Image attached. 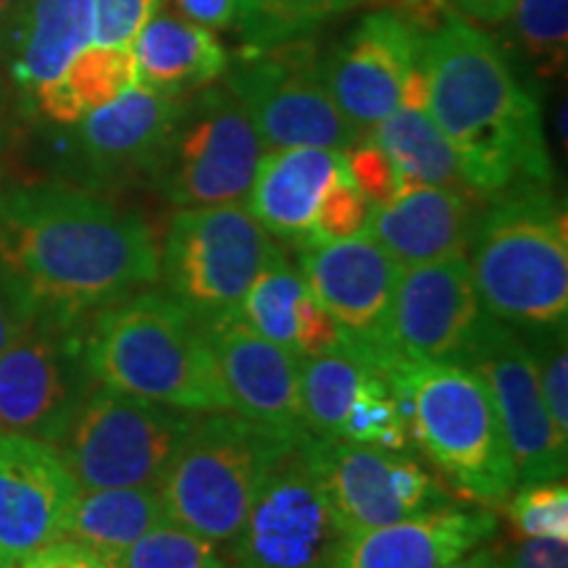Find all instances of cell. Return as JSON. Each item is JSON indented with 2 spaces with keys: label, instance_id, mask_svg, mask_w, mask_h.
Returning a JSON list of instances; mask_svg holds the SVG:
<instances>
[{
  "label": "cell",
  "instance_id": "cell-39",
  "mask_svg": "<svg viewBox=\"0 0 568 568\" xmlns=\"http://www.w3.org/2000/svg\"><path fill=\"white\" fill-rule=\"evenodd\" d=\"M343 159L353 184L366 195L372 209L389 203L400 193V174H397L393 159L372 138L353 142L343 153Z\"/></svg>",
  "mask_w": 568,
  "mask_h": 568
},
{
  "label": "cell",
  "instance_id": "cell-24",
  "mask_svg": "<svg viewBox=\"0 0 568 568\" xmlns=\"http://www.w3.org/2000/svg\"><path fill=\"white\" fill-rule=\"evenodd\" d=\"M92 42V0H27L3 48V63L21 95L59 80Z\"/></svg>",
  "mask_w": 568,
  "mask_h": 568
},
{
  "label": "cell",
  "instance_id": "cell-32",
  "mask_svg": "<svg viewBox=\"0 0 568 568\" xmlns=\"http://www.w3.org/2000/svg\"><path fill=\"white\" fill-rule=\"evenodd\" d=\"M364 0H237V27L243 45L311 38L326 19L337 17Z\"/></svg>",
  "mask_w": 568,
  "mask_h": 568
},
{
  "label": "cell",
  "instance_id": "cell-17",
  "mask_svg": "<svg viewBox=\"0 0 568 568\" xmlns=\"http://www.w3.org/2000/svg\"><path fill=\"white\" fill-rule=\"evenodd\" d=\"M424 32L393 9H376L355 24L324 61L326 88L361 138L400 105L406 77L418 61Z\"/></svg>",
  "mask_w": 568,
  "mask_h": 568
},
{
  "label": "cell",
  "instance_id": "cell-49",
  "mask_svg": "<svg viewBox=\"0 0 568 568\" xmlns=\"http://www.w3.org/2000/svg\"><path fill=\"white\" fill-rule=\"evenodd\" d=\"M366 3L376 6V9H393V11H400L403 6L408 3V0H366Z\"/></svg>",
  "mask_w": 568,
  "mask_h": 568
},
{
  "label": "cell",
  "instance_id": "cell-3",
  "mask_svg": "<svg viewBox=\"0 0 568 568\" xmlns=\"http://www.w3.org/2000/svg\"><path fill=\"white\" fill-rule=\"evenodd\" d=\"M88 364L98 385L187 414L232 410L203 322L159 290L90 316Z\"/></svg>",
  "mask_w": 568,
  "mask_h": 568
},
{
  "label": "cell",
  "instance_id": "cell-27",
  "mask_svg": "<svg viewBox=\"0 0 568 568\" xmlns=\"http://www.w3.org/2000/svg\"><path fill=\"white\" fill-rule=\"evenodd\" d=\"M132 84L134 61L130 48H105L90 42L74 55L59 80L40 88L27 103L48 122L74 126L90 111L116 101Z\"/></svg>",
  "mask_w": 568,
  "mask_h": 568
},
{
  "label": "cell",
  "instance_id": "cell-33",
  "mask_svg": "<svg viewBox=\"0 0 568 568\" xmlns=\"http://www.w3.org/2000/svg\"><path fill=\"white\" fill-rule=\"evenodd\" d=\"M339 439L355 445H374L382 450H406L408 447V426L400 416L393 385L379 368H372L361 382Z\"/></svg>",
  "mask_w": 568,
  "mask_h": 568
},
{
  "label": "cell",
  "instance_id": "cell-31",
  "mask_svg": "<svg viewBox=\"0 0 568 568\" xmlns=\"http://www.w3.org/2000/svg\"><path fill=\"white\" fill-rule=\"evenodd\" d=\"M305 293H308V284H305L301 268L290 264L282 253L255 276L237 314L261 337L293 353L295 308Z\"/></svg>",
  "mask_w": 568,
  "mask_h": 568
},
{
  "label": "cell",
  "instance_id": "cell-26",
  "mask_svg": "<svg viewBox=\"0 0 568 568\" xmlns=\"http://www.w3.org/2000/svg\"><path fill=\"white\" fill-rule=\"evenodd\" d=\"M166 518L159 487L80 489L71 506L67 537L113 566L138 539Z\"/></svg>",
  "mask_w": 568,
  "mask_h": 568
},
{
  "label": "cell",
  "instance_id": "cell-45",
  "mask_svg": "<svg viewBox=\"0 0 568 568\" xmlns=\"http://www.w3.org/2000/svg\"><path fill=\"white\" fill-rule=\"evenodd\" d=\"M516 0H456V13L477 27H495L508 17Z\"/></svg>",
  "mask_w": 568,
  "mask_h": 568
},
{
  "label": "cell",
  "instance_id": "cell-46",
  "mask_svg": "<svg viewBox=\"0 0 568 568\" xmlns=\"http://www.w3.org/2000/svg\"><path fill=\"white\" fill-rule=\"evenodd\" d=\"M447 3H450V0H408L397 13H403L416 30H422L426 34L435 30L439 21L445 19V13L450 11Z\"/></svg>",
  "mask_w": 568,
  "mask_h": 568
},
{
  "label": "cell",
  "instance_id": "cell-4",
  "mask_svg": "<svg viewBox=\"0 0 568 568\" xmlns=\"http://www.w3.org/2000/svg\"><path fill=\"white\" fill-rule=\"evenodd\" d=\"M393 385L408 437L450 479L481 506H500L518 479L500 416L481 376L464 364L408 361L385 353L374 361Z\"/></svg>",
  "mask_w": 568,
  "mask_h": 568
},
{
  "label": "cell",
  "instance_id": "cell-29",
  "mask_svg": "<svg viewBox=\"0 0 568 568\" xmlns=\"http://www.w3.org/2000/svg\"><path fill=\"white\" fill-rule=\"evenodd\" d=\"M372 368L351 343L314 358H301L297 382L305 429L314 437L339 439L353 397Z\"/></svg>",
  "mask_w": 568,
  "mask_h": 568
},
{
  "label": "cell",
  "instance_id": "cell-40",
  "mask_svg": "<svg viewBox=\"0 0 568 568\" xmlns=\"http://www.w3.org/2000/svg\"><path fill=\"white\" fill-rule=\"evenodd\" d=\"M345 335L335 318L326 314L322 303L311 295V290L297 301L295 308V339L293 353L297 358H314L343 347Z\"/></svg>",
  "mask_w": 568,
  "mask_h": 568
},
{
  "label": "cell",
  "instance_id": "cell-11",
  "mask_svg": "<svg viewBox=\"0 0 568 568\" xmlns=\"http://www.w3.org/2000/svg\"><path fill=\"white\" fill-rule=\"evenodd\" d=\"M88 318L40 308L0 353V432L55 447L98 385L88 364Z\"/></svg>",
  "mask_w": 568,
  "mask_h": 568
},
{
  "label": "cell",
  "instance_id": "cell-34",
  "mask_svg": "<svg viewBox=\"0 0 568 568\" xmlns=\"http://www.w3.org/2000/svg\"><path fill=\"white\" fill-rule=\"evenodd\" d=\"M230 564L219 556V545L180 527L163 521L148 529L111 568H226Z\"/></svg>",
  "mask_w": 568,
  "mask_h": 568
},
{
  "label": "cell",
  "instance_id": "cell-10",
  "mask_svg": "<svg viewBox=\"0 0 568 568\" xmlns=\"http://www.w3.org/2000/svg\"><path fill=\"white\" fill-rule=\"evenodd\" d=\"M264 142L230 90L209 88L184 98L153 184L176 209L245 201Z\"/></svg>",
  "mask_w": 568,
  "mask_h": 568
},
{
  "label": "cell",
  "instance_id": "cell-43",
  "mask_svg": "<svg viewBox=\"0 0 568 568\" xmlns=\"http://www.w3.org/2000/svg\"><path fill=\"white\" fill-rule=\"evenodd\" d=\"M19 568H109L90 548L63 537L21 560Z\"/></svg>",
  "mask_w": 568,
  "mask_h": 568
},
{
  "label": "cell",
  "instance_id": "cell-12",
  "mask_svg": "<svg viewBox=\"0 0 568 568\" xmlns=\"http://www.w3.org/2000/svg\"><path fill=\"white\" fill-rule=\"evenodd\" d=\"M311 439L276 460L230 542L237 568H329L347 537L318 481Z\"/></svg>",
  "mask_w": 568,
  "mask_h": 568
},
{
  "label": "cell",
  "instance_id": "cell-18",
  "mask_svg": "<svg viewBox=\"0 0 568 568\" xmlns=\"http://www.w3.org/2000/svg\"><path fill=\"white\" fill-rule=\"evenodd\" d=\"M80 487L55 447L0 432V568L67 537Z\"/></svg>",
  "mask_w": 568,
  "mask_h": 568
},
{
  "label": "cell",
  "instance_id": "cell-37",
  "mask_svg": "<svg viewBox=\"0 0 568 568\" xmlns=\"http://www.w3.org/2000/svg\"><path fill=\"white\" fill-rule=\"evenodd\" d=\"M521 332V329H518ZM535 353V364L542 387L545 406L556 424V432L568 439V355H566V326L558 329L521 332Z\"/></svg>",
  "mask_w": 568,
  "mask_h": 568
},
{
  "label": "cell",
  "instance_id": "cell-6",
  "mask_svg": "<svg viewBox=\"0 0 568 568\" xmlns=\"http://www.w3.org/2000/svg\"><path fill=\"white\" fill-rule=\"evenodd\" d=\"M301 439L234 410L195 416L159 487L166 518L213 545H230L268 471Z\"/></svg>",
  "mask_w": 568,
  "mask_h": 568
},
{
  "label": "cell",
  "instance_id": "cell-51",
  "mask_svg": "<svg viewBox=\"0 0 568 568\" xmlns=\"http://www.w3.org/2000/svg\"><path fill=\"white\" fill-rule=\"evenodd\" d=\"M226 568H237V566H226Z\"/></svg>",
  "mask_w": 568,
  "mask_h": 568
},
{
  "label": "cell",
  "instance_id": "cell-15",
  "mask_svg": "<svg viewBox=\"0 0 568 568\" xmlns=\"http://www.w3.org/2000/svg\"><path fill=\"white\" fill-rule=\"evenodd\" d=\"M481 316L485 305L466 255L400 268L382 353L408 361L460 364Z\"/></svg>",
  "mask_w": 568,
  "mask_h": 568
},
{
  "label": "cell",
  "instance_id": "cell-8",
  "mask_svg": "<svg viewBox=\"0 0 568 568\" xmlns=\"http://www.w3.org/2000/svg\"><path fill=\"white\" fill-rule=\"evenodd\" d=\"M195 414L95 385L59 445L80 489L161 487Z\"/></svg>",
  "mask_w": 568,
  "mask_h": 568
},
{
  "label": "cell",
  "instance_id": "cell-21",
  "mask_svg": "<svg viewBox=\"0 0 568 568\" xmlns=\"http://www.w3.org/2000/svg\"><path fill=\"white\" fill-rule=\"evenodd\" d=\"M497 531L485 508L437 506L343 539L329 568H445Z\"/></svg>",
  "mask_w": 568,
  "mask_h": 568
},
{
  "label": "cell",
  "instance_id": "cell-19",
  "mask_svg": "<svg viewBox=\"0 0 568 568\" xmlns=\"http://www.w3.org/2000/svg\"><path fill=\"white\" fill-rule=\"evenodd\" d=\"M184 98H169L132 84L116 101L74 124L71 155L92 184L151 180L172 138Z\"/></svg>",
  "mask_w": 568,
  "mask_h": 568
},
{
  "label": "cell",
  "instance_id": "cell-7",
  "mask_svg": "<svg viewBox=\"0 0 568 568\" xmlns=\"http://www.w3.org/2000/svg\"><path fill=\"white\" fill-rule=\"evenodd\" d=\"M224 77L268 151L326 148L345 153L361 140L326 88L324 59L311 38L243 45Z\"/></svg>",
  "mask_w": 568,
  "mask_h": 568
},
{
  "label": "cell",
  "instance_id": "cell-42",
  "mask_svg": "<svg viewBox=\"0 0 568 568\" xmlns=\"http://www.w3.org/2000/svg\"><path fill=\"white\" fill-rule=\"evenodd\" d=\"M493 552L500 568H568V539L521 537Z\"/></svg>",
  "mask_w": 568,
  "mask_h": 568
},
{
  "label": "cell",
  "instance_id": "cell-47",
  "mask_svg": "<svg viewBox=\"0 0 568 568\" xmlns=\"http://www.w3.org/2000/svg\"><path fill=\"white\" fill-rule=\"evenodd\" d=\"M27 0H0V59H3L6 40H9L11 27L17 24L21 9H24Z\"/></svg>",
  "mask_w": 568,
  "mask_h": 568
},
{
  "label": "cell",
  "instance_id": "cell-44",
  "mask_svg": "<svg viewBox=\"0 0 568 568\" xmlns=\"http://www.w3.org/2000/svg\"><path fill=\"white\" fill-rule=\"evenodd\" d=\"M184 19L205 30H230L237 24V0H172Z\"/></svg>",
  "mask_w": 568,
  "mask_h": 568
},
{
  "label": "cell",
  "instance_id": "cell-35",
  "mask_svg": "<svg viewBox=\"0 0 568 568\" xmlns=\"http://www.w3.org/2000/svg\"><path fill=\"white\" fill-rule=\"evenodd\" d=\"M508 497L506 516L518 537L568 539V489L564 479L516 485Z\"/></svg>",
  "mask_w": 568,
  "mask_h": 568
},
{
  "label": "cell",
  "instance_id": "cell-25",
  "mask_svg": "<svg viewBox=\"0 0 568 568\" xmlns=\"http://www.w3.org/2000/svg\"><path fill=\"white\" fill-rule=\"evenodd\" d=\"M134 84L159 95L187 98L224 77L230 53L211 30L159 11L132 42Z\"/></svg>",
  "mask_w": 568,
  "mask_h": 568
},
{
  "label": "cell",
  "instance_id": "cell-28",
  "mask_svg": "<svg viewBox=\"0 0 568 568\" xmlns=\"http://www.w3.org/2000/svg\"><path fill=\"white\" fill-rule=\"evenodd\" d=\"M368 138L393 159L400 174V190L414 187V184H435V187H456L471 193L460 176L450 142L439 132L429 111L397 105L387 119L374 126Z\"/></svg>",
  "mask_w": 568,
  "mask_h": 568
},
{
  "label": "cell",
  "instance_id": "cell-5",
  "mask_svg": "<svg viewBox=\"0 0 568 568\" xmlns=\"http://www.w3.org/2000/svg\"><path fill=\"white\" fill-rule=\"evenodd\" d=\"M474 284L489 316L521 332L558 329L568 318V219L550 187L508 190L474 219Z\"/></svg>",
  "mask_w": 568,
  "mask_h": 568
},
{
  "label": "cell",
  "instance_id": "cell-36",
  "mask_svg": "<svg viewBox=\"0 0 568 568\" xmlns=\"http://www.w3.org/2000/svg\"><path fill=\"white\" fill-rule=\"evenodd\" d=\"M368 219H372V203L353 184L343 159V166L332 176L329 187L324 190L322 201L316 205L308 240L303 245L339 243V240L355 237V234L366 232Z\"/></svg>",
  "mask_w": 568,
  "mask_h": 568
},
{
  "label": "cell",
  "instance_id": "cell-50",
  "mask_svg": "<svg viewBox=\"0 0 568 568\" xmlns=\"http://www.w3.org/2000/svg\"><path fill=\"white\" fill-rule=\"evenodd\" d=\"M0 84H3V59H0Z\"/></svg>",
  "mask_w": 568,
  "mask_h": 568
},
{
  "label": "cell",
  "instance_id": "cell-9",
  "mask_svg": "<svg viewBox=\"0 0 568 568\" xmlns=\"http://www.w3.org/2000/svg\"><path fill=\"white\" fill-rule=\"evenodd\" d=\"M282 247L240 203L182 209L166 232L159 276L201 322L237 314L255 276Z\"/></svg>",
  "mask_w": 568,
  "mask_h": 568
},
{
  "label": "cell",
  "instance_id": "cell-1",
  "mask_svg": "<svg viewBox=\"0 0 568 568\" xmlns=\"http://www.w3.org/2000/svg\"><path fill=\"white\" fill-rule=\"evenodd\" d=\"M0 261L40 308L90 318L159 280V247L138 213L59 182L0 193Z\"/></svg>",
  "mask_w": 568,
  "mask_h": 568
},
{
  "label": "cell",
  "instance_id": "cell-14",
  "mask_svg": "<svg viewBox=\"0 0 568 568\" xmlns=\"http://www.w3.org/2000/svg\"><path fill=\"white\" fill-rule=\"evenodd\" d=\"M311 456L326 503L347 537L447 503L435 477L403 450L314 437Z\"/></svg>",
  "mask_w": 568,
  "mask_h": 568
},
{
  "label": "cell",
  "instance_id": "cell-23",
  "mask_svg": "<svg viewBox=\"0 0 568 568\" xmlns=\"http://www.w3.org/2000/svg\"><path fill=\"white\" fill-rule=\"evenodd\" d=\"M343 166V153L326 148H280L261 155L251 184L253 219L274 237L303 245L324 190Z\"/></svg>",
  "mask_w": 568,
  "mask_h": 568
},
{
  "label": "cell",
  "instance_id": "cell-22",
  "mask_svg": "<svg viewBox=\"0 0 568 568\" xmlns=\"http://www.w3.org/2000/svg\"><path fill=\"white\" fill-rule=\"evenodd\" d=\"M474 219L477 211L466 190L414 184L372 209L366 232L397 266L410 268L466 255Z\"/></svg>",
  "mask_w": 568,
  "mask_h": 568
},
{
  "label": "cell",
  "instance_id": "cell-38",
  "mask_svg": "<svg viewBox=\"0 0 568 568\" xmlns=\"http://www.w3.org/2000/svg\"><path fill=\"white\" fill-rule=\"evenodd\" d=\"M163 0H92V45L132 48Z\"/></svg>",
  "mask_w": 568,
  "mask_h": 568
},
{
  "label": "cell",
  "instance_id": "cell-48",
  "mask_svg": "<svg viewBox=\"0 0 568 568\" xmlns=\"http://www.w3.org/2000/svg\"><path fill=\"white\" fill-rule=\"evenodd\" d=\"M445 568H500V564H497L493 548H485V550L477 548V550L466 552L464 558L453 560V564Z\"/></svg>",
  "mask_w": 568,
  "mask_h": 568
},
{
  "label": "cell",
  "instance_id": "cell-2",
  "mask_svg": "<svg viewBox=\"0 0 568 568\" xmlns=\"http://www.w3.org/2000/svg\"><path fill=\"white\" fill-rule=\"evenodd\" d=\"M418 67L429 88V116L450 142L474 195L550 187L539 103L493 34L447 11L422 38Z\"/></svg>",
  "mask_w": 568,
  "mask_h": 568
},
{
  "label": "cell",
  "instance_id": "cell-20",
  "mask_svg": "<svg viewBox=\"0 0 568 568\" xmlns=\"http://www.w3.org/2000/svg\"><path fill=\"white\" fill-rule=\"evenodd\" d=\"M234 414L290 437H308L301 406V358L261 337L240 314L203 322Z\"/></svg>",
  "mask_w": 568,
  "mask_h": 568
},
{
  "label": "cell",
  "instance_id": "cell-30",
  "mask_svg": "<svg viewBox=\"0 0 568 568\" xmlns=\"http://www.w3.org/2000/svg\"><path fill=\"white\" fill-rule=\"evenodd\" d=\"M506 42L500 48L527 61L539 80H556L566 71L568 0H516L500 21Z\"/></svg>",
  "mask_w": 568,
  "mask_h": 568
},
{
  "label": "cell",
  "instance_id": "cell-41",
  "mask_svg": "<svg viewBox=\"0 0 568 568\" xmlns=\"http://www.w3.org/2000/svg\"><path fill=\"white\" fill-rule=\"evenodd\" d=\"M40 311L30 290L0 261V353L17 339Z\"/></svg>",
  "mask_w": 568,
  "mask_h": 568
},
{
  "label": "cell",
  "instance_id": "cell-16",
  "mask_svg": "<svg viewBox=\"0 0 568 568\" xmlns=\"http://www.w3.org/2000/svg\"><path fill=\"white\" fill-rule=\"evenodd\" d=\"M311 295L366 361L385 351V332L400 266L368 232L339 243L301 245L297 261Z\"/></svg>",
  "mask_w": 568,
  "mask_h": 568
},
{
  "label": "cell",
  "instance_id": "cell-13",
  "mask_svg": "<svg viewBox=\"0 0 568 568\" xmlns=\"http://www.w3.org/2000/svg\"><path fill=\"white\" fill-rule=\"evenodd\" d=\"M460 364L474 368L493 395L518 485L564 479L568 439L558 435L545 406L527 337L485 311Z\"/></svg>",
  "mask_w": 568,
  "mask_h": 568
}]
</instances>
